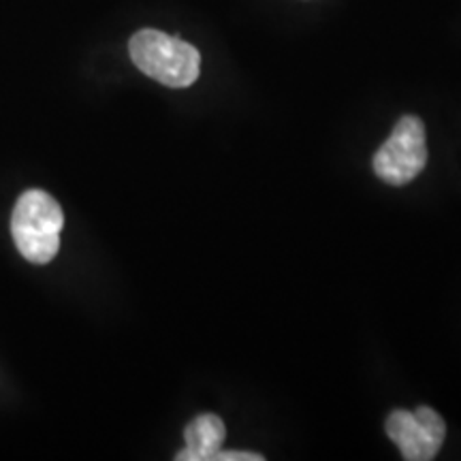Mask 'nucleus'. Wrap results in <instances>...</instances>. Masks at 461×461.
<instances>
[{
  "label": "nucleus",
  "mask_w": 461,
  "mask_h": 461,
  "mask_svg": "<svg viewBox=\"0 0 461 461\" xmlns=\"http://www.w3.org/2000/svg\"><path fill=\"white\" fill-rule=\"evenodd\" d=\"M428 163L425 126L417 115H403L374 157V171L383 182L402 186L412 182Z\"/></svg>",
  "instance_id": "nucleus-3"
},
{
  "label": "nucleus",
  "mask_w": 461,
  "mask_h": 461,
  "mask_svg": "<svg viewBox=\"0 0 461 461\" xmlns=\"http://www.w3.org/2000/svg\"><path fill=\"white\" fill-rule=\"evenodd\" d=\"M184 438L186 448L176 455L177 461H212L214 453L222 448L227 428L218 414H199L186 425Z\"/></svg>",
  "instance_id": "nucleus-5"
},
{
  "label": "nucleus",
  "mask_w": 461,
  "mask_h": 461,
  "mask_svg": "<svg viewBox=\"0 0 461 461\" xmlns=\"http://www.w3.org/2000/svg\"><path fill=\"white\" fill-rule=\"evenodd\" d=\"M65 214L45 190H26L11 216V235L26 261L45 265L58 255Z\"/></svg>",
  "instance_id": "nucleus-2"
},
{
  "label": "nucleus",
  "mask_w": 461,
  "mask_h": 461,
  "mask_svg": "<svg viewBox=\"0 0 461 461\" xmlns=\"http://www.w3.org/2000/svg\"><path fill=\"white\" fill-rule=\"evenodd\" d=\"M384 429L406 461L434 459L447 438L445 419L429 406H419L414 412L393 411Z\"/></svg>",
  "instance_id": "nucleus-4"
},
{
  "label": "nucleus",
  "mask_w": 461,
  "mask_h": 461,
  "mask_svg": "<svg viewBox=\"0 0 461 461\" xmlns=\"http://www.w3.org/2000/svg\"><path fill=\"white\" fill-rule=\"evenodd\" d=\"M129 54L141 73L169 88H188L197 82L201 71L197 48L154 28L132 34Z\"/></svg>",
  "instance_id": "nucleus-1"
}]
</instances>
